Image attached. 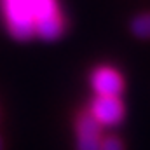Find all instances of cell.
<instances>
[{"instance_id":"6da1fadb","label":"cell","mask_w":150,"mask_h":150,"mask_svg":"<svg viewBox=\"0 0 150 150\" xmlns=\"http://www.w3.org/2000/svg\"><path fill=\"white\" fill-rule=\"evenodd\" d=\"M35 35L44 40H56L63 33V19L56 0H30Z\"/></svg>"},{"instance_id":"7a4b0ae2","label":"cell","mask_w":150,"mask_h":150,"mask_svg":"<svg viewBox=\"0 0 150 150\" xmlns=\"http://www.w3.org/2000/svg\"><path fill=\"white\" fill-rule=\"evenodd\" d=\"M5 23L16 40H28L35 35L30 0H4Z\"/></svg>"},{"instance_id":"3957f363","label":"cell","mask_w":150,"mask_h":150,"mask_svg":"<svg viewBox=\"0 0 150 150\" xmlns=\"http://www.w3.org/2000/svg\"><path fill=\"white\" fill-rule=\"evenodd\" d=\"M91 117L105 127H112L122 122L124 105L115 96H98L91 105Z\"/></svg>"},{"instance_id":"277c9868","label":"cell","mask_w":150,"mask_h":150,"mask_svg":"<svg viewBox=\"0 0 150 150\" xmlns=\"http://www.w3.org/2000/svg\"><path fill=\"white\" fill-rule=\"evenodd\" d=\"M91 84L98 96L119 98V94L124 89V82H122L120 74L110 67H98L91 75Z\"/></svg>"},{"instance_id":"5b68a950","label":"cell","mask_w":150,"mask_h":150,"mask_svg":"<svg viewBox=\"0 0 150 150\" xmlns=\"http://www.w3.org/2000/svg\"><path fill=\"white\" fill-rule=\"evenodd\" d=\"M101 126L91 117L82 113L77 119V150H100L101 145Z\"/></svg>"},{"instance_id":"8992f818","label":"cell","mask_w":150,"mask_h":150,"mask_svg":"<svg viewBox=\"0 0 150 150\" xmlns=\"http://www.w3.org/2000/svg\"><path fill=\"white\" fill-rule=\"evenodd\" d=\"M129 30L136 38L150 40V12H143V14L134 16L129 23Z\"/></svg>"},{"instance_id":"52a82bcc","label":"cell","mask_w":150,"mask_h":150,"mask_svg":"<svg viewBox=\"0 0 150 150\" xmlns=\"http://www.w3.org/2000/svg\"><path fill=\"white\" fill-rule=\"evenodd\" d=\"M100 150H124V145L120 142V138L117 136H107L101 140Z\"/></svg>"},{"instance_id":"ba28073f","label":"cell","mask_w":150,"mask_h":150,"mask_svg":"<svg viewBox=\"0 0 150 150\" xmlns=\"http://www.w3.org/2000/svg\"><path fill=\"white\" fill-rule=\"evenodd\" d=\"M0 150H4V145H2V138H0Z\"/></svg>"}]
</instances>
